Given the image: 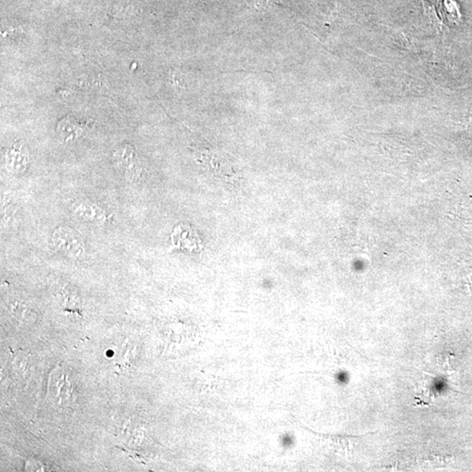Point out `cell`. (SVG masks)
Wrapping results in <instances>:
<instances>
[{"mask_svg":"<svg viewBox=\"0 0 472 472\" xmlns=\"http://www.w3.org/2000/svg\"><path fill=\"white\" fill-rule=\"evenodd\" d=\"M71 210L76 217L83 221L103 223L108 219L105 210L89 200H77L73 203Z\"/></svg>","mask_w":472,"mask_h":472,"instance_id":"2","label":"cell"},{"mask_svg":"<svg viewBox=\"0 0 472 472\" xmlns=\"http://www.w3.org/2000/svg\"><path fill=\"white\" fill-rule=\"evenodd\" d=\"M51 244L60 253L72 259H81L85 253L82 236L69 227L56 228L52 234Z\"/></svg>","mask_w":472,"mask_h":472,"instance_id":"1","label":"cell"}]
</instances>
